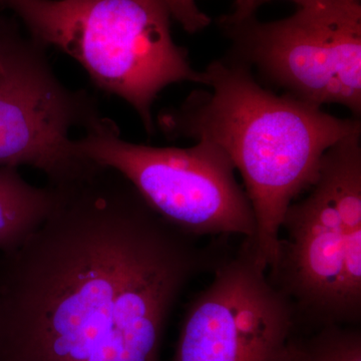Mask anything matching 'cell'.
<instances>
[{
    "instance_id": "1",
    "label": "cell",
    "mask_w": 361,
    "mask_h": 361,
    "mask_svg": "<svg viewBox=\"0 0 361 361\" xmlns=\"http://www.w3.org/2000/svg\"><path fill=\"white\" fill-rule=\"evenodd\" d=\"M0 258V361H161L180 294L223 258L99 167Z\"/></svg>"
},
{
    "instance_id": "2",
    "label": "cell",
    "mask_w": 361,
    "mask_h": 361,
    "mask_svg": "<svg viewBox=\"0 0 361 361\" xmlns=\"http://www.w3.org/2000/svg\"><path fill=\"white\" fill-rule=\"evenodd\" d=\"M196 90L159 116L170 140H206L231 159L256 219L250 241L256 261L270 269L279 253L285 213L317 179L325 152L361 133L360 118H341L322 106L261 87L250 68L223 58L203 71Z\"/></svg>"
},
{
    "instance_id": "3",
    "label": "cell",
    "mask_w": 361,
    "mask_h": 361,
    "mask_svg": "<svg viewBox=\"0 0 361 361\" xmlns=\"http://www.w3.org/2000/svg\"><path fill=\"white\" fill-rule=\"evenodd\" d=\"M30 39L75 59L92 82L120 97L155 130L152 106L168 85H204L186 49L174 42L171 16L159 0H0Z\"/></svg>"
},
{
    "instance_id": "4",
    "label": "cell",
    "mask_w": 361,
    "mask_h": 361,
    "mask_svg": "<svg viewBox=\"0 0 361 361\" xmlns=\"http://www.w3.org/2000/svg\"><path fill=\"white\" fill-rule=\"evenodd\" d=\"M360 135L325 152L310 194L281 223L286 236L267 276L293 305L298 331L360 323Z\"/></svg>"
},
{
    "instance_id": "5",
    "label": "cell",
    "mask_w": 361,
    "mask_h": 361,
    "mask_svg": "<svg viewBox=\"0 0 361 361\" xmlns=\"http://www.w3.org/2000/svg\"><path fill=\"white\" fill-rule=\"evenodd\" d=\"M226 59L259 71L285 94L361 115V0H312L275 21L230 13L218 20Z\"/></svg>"
},
{
    "instance_id": "6",
    "label": "cell",
    "mask_w": 361,
    "mask_h": 361,
    "mask_svg": "<svg viewBox=\"0 0 361 361\" xmlns=\"http://www.w3.org/2000/svg\"><path fill=\"white\" fill-rule=\"evenodd\" d=\"M75 140L78 155L123 176L169 224L190 236L242 235L254 239L256 219L231 159L201 140L190 148H157L125 141L116 123L99 118Z\"/></svg>"
},
{
    "instance_id": "7",
    "label": "cell",
    "mask_w": 361,
    "mask_h": 361,
    "mask_svg": "<svg viewBox=\"0 0 361 361\" xmlns=\"http://www.w3.org/2000/svg\"><path fill=\"white\" fill-rule=\"evenodd\" d=\"M45 49L0 16V167L30 166L61 186L99 168L78 155L71 132L102 116L87 92L61 84Z\"/></svg>"
},
{
    "instance_id": "8",
    "label": "cell",
    "mask_w": 361,
    "mask_h": 361,
    "mask_svg": "<svg viewBox=\"0 0 361 361\" xmlns=\"http://www.w3.org/2000/svg\"><path fill=\"white\" fill-rule=\"evenodd\" d=\"M213 272L188 304L171 361H284L298 332L295 310L256 261L251 242Z\"/></svg>"
},
{
    "instance_id": "9",
    "label": "cell",
    "mask_w": 361,
    "mask_h": 361,
    "mask_svg": "<svg viewBox=\"0 0 361 361\" xmlns=\"http://www.w3.org/2000/svg\"><path fill=\"white\" fill-rule=\"evenodd\" d=\"M56 200L51 185L37 187L16 167H0V251L18 248L51 213Z\"/></svg>"
},
{
    "instance_id": "10",
    "label": "cell",
    "mask_w": 361,
    "mask_h": 361,
    "mask_svg": "<svg viewBox=\"0 0 361 361\" xmlns=\"http://www.w3.org/2000/svg\"><path fill=\"white\" fill-rule=\"evenodd\" d=\"M297 338L304 361H361V331L356 327L325 325L307 338Z\"/></svg>"
},
{
    "instance_id": "11",
    "label": "cell",
    "mask_w": 361,
    "mask_h": 361,
    "mask_svg": "<svg viewBox=\"0 0 361 361\" xmlns=\"http://www.w3.org/2000/svg\"><path fill=\"white\" fill-rule=\"evenodd\" d=\"M167 8L171 18L177 20L189 33L205 30L211 18L197 6L195 0H159Z\"/></svg>"
},
{
    "instance_id": "12",
    "label": "cell",
    "mask_w": 361,
    "mask_h": 361,
    "mask_svg": "<svg viewBox=\"0 0 361 361\" xmlns=\"http://www.w3.org/2000/svg\"><path fill=\"white\" fill-rule=\"evenodd\" d=\"M270 1H273V0H249L248 4H247V6L244 7V8L234 9L233 13L239 16H251V14L256 13L259 7ZM289 1L294 2V4H297V6L300 7L310 4L312 0H289Z\"/></svg>"
},
{
    "instance_id": "13",
    "label": "cell",
    "mask_w": 361,
    "mask_h": 361,
    "mask_svg": "<svg viewBox=\"0 0 361 361\" xmlns=\"http://www.w3.org/2000/svg\"><path fill=\"white\" fill-rule=\"evenodd\" d=\"M284 361H304L302 353H301V349L299 348L297 336L291 339Z\"/></svg>"
},
{
    "instance_id": "14",
    "label": "cell",
    "mask_w": 361,
    "mask_h": 361,
    "mask_svg": "<svg viewBox=\"0 0 361 361\" xmlns=\"http://www.w3.org/2000/svg\"><path fill=\"white\" fill-rule=\"evenodd\" d=\"M249 0H236V4H235V9H242L244 8L248 4Z\"/></svg>"
}]
</instances>
